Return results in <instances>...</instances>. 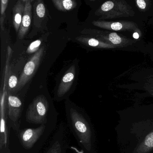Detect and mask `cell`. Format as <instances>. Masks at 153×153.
Here are the masks:
<instances>
[{
	"label": "cell",
	"mask_w": 153,
	"mask_h": 153,
	"mask_svg": "<svg viewBox=\"0 0 153 153\" xmlns=\"http://www.w3.org/2000/svg\"><path fill=\"white\" fill-rule=\"evenodd\" d=\"M5 17L1 16V18H0V25H1V30L3 31L4 29V19H5Z\"/></svg>",
	"instance_id": "22"
},
{
	"label": "cell",
	"mask_w": 153,
	"mask_h": 153,
	"mask_svg": "<svg viewBox=\"0 0 153 153\" xmlns=\"http://www.w3.org/2000/svg\"><path fill=\"white\" fill-rule=\"evenodd\" d=\"M84 36H89L97 39L104 42L114 45L122 50L129 51L136 50V48L139 47L138 41L127 38L120 35L117 33L108 30L86 28L81 32Z\"/></svg>",
	"instance_id": "4"
},
{
	"label": "cell",
	"mask_w": 153,
	"mask_h": 153,
	"mask_svg": "<svg viewBox=\"0 0 153 153\" xmlns=\"http://www.w3.org/2000/svg\"><path fill=\"white\" fill-rule=\"evenodd\" d=\"M70 135L67 123L61 122L40 153H67L70 144Z\"/></svg>",
	"instance_id": "6"
},
{
	"label": "cell",
	"mask_w": 153,
	"mask_h": 153,
	"mask_svg": "<svg viewBox=\"0 0 153 153\" xmlns=\"http://www.w3.org/2000/svg\"><path fill=\"white\" fill-rule=\"evenodd\" d=\"M92 24L95 26L108 31L117 32L134 31L138 32L140 31L138 26L134 22L130 21H105L102 20L93 21Z\"/></svg>",
	"instance_id": "10"
},
{
	"label": "cell",
	"mask_w": 153,
	"mask_h": 153,
	"mask_svg": "<svg viewBox=\"0 0 153 153\" xmlns=\"http://www.w3.org/2000/svg\"><path fill=\"white\" fill-rule=\"evenodd\" d=\"M55 7L62 12H68L75 9L77 3L74 0H52Z\"/></svg>",
	"instance_id": "16"
},
{
	"label": "cell",
	"mask_w": 153,
	"mask_h": 153,
	"mask_svg": "<svg viewBox=\"0 0 153 153\" xmlns=\"http://www.w3.org/2000/svg\"><path fill=\"white\" fill-rule=\"evenodd\" d=\"M19 79L15 75L10 76L9 79L8 87L10 93L15 92L18 84Z\"/></svg>",
	"instance_id": "19"
},
{
	"label": "cell",
	"mask_w": 153,
	"mask_h": 153,
	"mask_svg": "<svg viewBox=\"0 0 153 153\" xmlns=\"http://www.w3.org/2000/svg\"><path fill=\"white\" fill-rule=\"evenodd\" d=\"M76 71L75 66H71L66 71L61 80L55 94V99L59 102L68 97L75 79Z\"/></svg>",
	"instance_id": "11"
},
{
	"label": "cell",
	"mask_w": 153,
	"mask_h": 153,
	"mask_svg": "<svg viewBox=\"0 0 153 153\" xmlns=\"http://www.w3.org/2000/svg\"><path fill=\"white\" fill-rule=\"evenodd\" d=\"M0 153H10L9 148L7 149L1 150V151H0Z\"/></svg>",
	"instance_id": "23"
},
{
	"label": "cell",
	"mask_w": 153,
	"mask_h": 153,
	"mask_svg": "<svg viewBox=\"0 0 153 153\" xmlns=\"http://www.w3.org/2000/svg\"><path fill=\"white\" fill-rule=\"evenodd\" d=\"M153 148V131L145 138L143 142L139 147V150L142 153L147 152Z\"/></svg>",
	"instance_id": "17"
},
{
	"label": "cell",
	"mask_w": 153,
	"mask_h": 153,
	"mask_svg": "<svg viewBox=\"0 0 153 153\" xmlns=\"http://www.w3.org/2000/svg\"><path fill=\"white\" fill-rule=\"evenodd\" d=\"M7 102L9 120L11 129L14 131H18L20 128L25 103L19 97L9 93L7 94Z\"/></svg>",
	"instance_id": "8"
},
{
	"label": "cell",
	"mask_w": 153,
	"mask_h": 153,
	"mask_svg": "<svg viewBox=\"0 0 153 153\" xmlns=\"http://www.w3.org/2000/svg\"><path fill=\"white\" fill-rule=\"evenodd\" d=\"M150 55H151V59H152V60H153V52H151V53H150Z\"/></svg>",
	"instance_id": "24"
},
{
	"label": "cell",
	"mask_w": 153,
	"mask_h": 153,
	"mask_svg": "<svg viewBox=\"0 0 153 153\" xmlns=\"http://www.w3.org/2000/svg\"><path fill=\"white\" fill-rule=\"evenodd\" d=\"M99 19L130 17L135 16L132 7L125 1L113 0L105 1L95 12Z\"/></svg>",
	"instance_id": "5"
},
{
	"label": "cell",
	"mask_w": 153,
	"mask_h": 153,
	"mask_svg": "<svg viewBox=\"0 0 153 153\" xmlns=\"http://www.w3.org/2000/svg\"><path fill=\"white\" fill-rule=\"evenodd\" d=\"M76 153H83L82 152V151H81V152H79V151H78V150H77L76 151Z\"/></svg>",
	"instance_id": "25"
},
{
	"label": "cell",
	"mask_w": 153,
	"mask_h": 153,
	"mask_svg": "<svg viewBox=\"0 0 153 153\" xmlns=\"http://www.w3.org/2000/svg\"><path fill=\"white\" fill-rule=\"evenodd\" d=\"M76 40L84 45L92 48L106 50H122L117 46L104 42L89 36H78L76 38Z\"/></svg>",
	"instance_id": "13"
},
{
	"label": "cell",
	"mask_w": 153,
	"mask_h": 153,
	"mask_svg": "<svg viewBox=\"0 0 153 153\" xmlns=\"http://www.w3.org/2000/svg\"><path fill=\"white\" fill-rule=\"evenodd\" d=\"M8 0H1V16L5 17V11L9 3Z\"/></svg>",
	"instance_id": "21"
},
{
	"label": "cell",
	"mask_w": 153,
	"mask_h": 153,
	"mask_svg": "<svg viewBox=\"0 0 153 153\" xmlns=\"http://www.w3.org/2000/svg\"><path fill=\"white\" fill-rule=\"evenodd\" d=\"M67 124L83 153H95V135L90 117L84 109L69 100L65 103Z\"/></svg>",
	"instance_id": "2"
},
{
	"label": "cell",
	"mask_w": 153,
	"mask_h": 153,
	"mask_svg": "<svg viewBox=\"0 0 153 153\" xmlns=\"http://www.w3.org/2000/svg\"><path fill=\"white\" fill-rule=\"evenodd\" d=\"M58 118L37 127L10 130V153H40L58 127Z\"/></svg>",
	"instance_id": "1"
},
{
	"label": "cell",
	"mask_w": 153,
	"mask_h": 153,
	"mask_svg": "<svg viewBox=\"0 0 153 153\" xmlns=\"http://www.w3.org/2000/svg\"><path fill=\"white\" fill-rule=\"evenodd\" d=\"M150 1L145 0H137L135 1L136 6L141 11H146L150 5Z\"/></svg>",
	"instance_id": "20"
},
{
	"label": "cell",
	"mask_w": 153,
	"mask_h": 153,
	"mask_svg": "<svg viewBox=\"0 0 153 153\" xmlns=\"http://www.w3.org/2000/svg\"><path fill=\"white\" fill-rule=\"evenodd\" d=\"M58 116L59 113L51 100L45 95L40 94L27 105L25 104L20 128H25L26 125L37 127L58 118Z\"/></svg>",
	"instance_id": "3"
},
{
	"label": "cell",
	"mask_w": 153,
	"mask_h": 153,
	"mask_svg": "<svg viewBox=\"0 0 153 153\" xmlns=\"http://www.w3.org/2000/svg\"><path fill=\"white\" fill-rule=\"evenodd\" d=\"M25 0H19L17 1L13 9V21L14 28L18 33L22 22L25 10Z\"/></svg>",
	"instance_id": "15"
},
{
	"label": "cell",
	"mask_w": 153,
	"mask_h": 153,
	"mask_svg": "<svg viewBox=\"0 0 153 153\" xmlns=\"http://www.w3.org/2000/svg\"><path fill=\"white\" fill-rule=\"evenodd\" d=\"M41 44L42 41L40 39L34 41L28 46L27 50V53L28 54H32L37 52L40 50L39 48L41 46Z\"/></svg>",
	"instance_id": "18"
},
{
	"label": "cell",
	"mask_w": 153,
	"mask_h": 153,
	"mask_svg": "<svg viewBox=\"0 0 153 153\" xmlns=\"http://www.w3.org/2000/svg\"><path fill=\"white\" fill-rule=\"evenodd\" d=\"M1 134L0 151L9 148V138L11 127L8 116L7 92L3 90L1 97Z\"/></svg>",
	"instance_id": "7"
},
{
	"label": "cell",
	"mask_w": 153,
	"mask_h": 153,
	"mask_svg": "<svg viewBox=\"0 0 153 153\" xmlns=\"http://www.w3.org/2000/svg\"><path fill=\"white\" fill-rule=\"evenodd\" d=\"M34 25L40 28L42 23L46 17V9L43 1L38 0L35 1L33 5Z\"/></svg>",
	"instance_id": "14"
},
{
	"label": "cell",
	"mask_w": 153,
	"mask_h": 153,
	"mask_svg": "<svg viewBox=\"0 0 153 153\" xmlns=\"http://www.w3.org/2000/svg\"><path fill=\"white\" fill-rule=\"evenodd\" d=\"M32 2L31 0H25V10L18 32V37L20 40L23 39L26 35L31 25L32 19Z\"/></svg>",
	"instance_id": "12"
},
{
	"label": "cell",
	"mask_w": 153,
	"mask_h": 153,
	"mask_svg": "<svg viewBox=\"0 0 153 153\" xmlns=\"http://www.w3.org/2000/svg\"><path fill=\"white\" fill-rule=\"evenodd\" d=\"M44 52V47L40 48L26 63L19 79L17 87L14 92L17 93L21 90L33 77L39 67Z\"/></svg>",
	"instance_id": "9"
}]
</instances>
